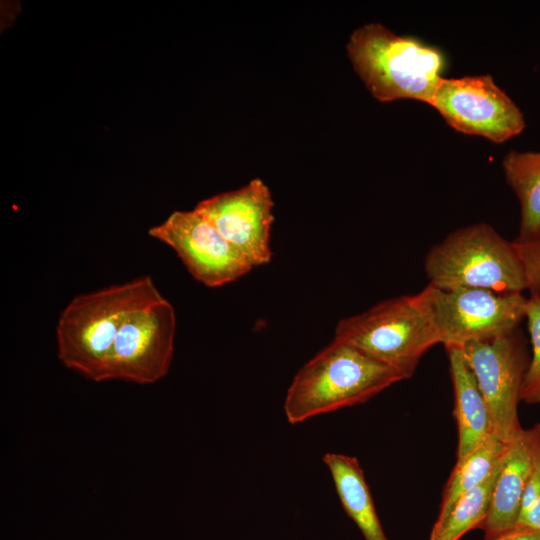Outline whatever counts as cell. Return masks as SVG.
Returning <instances> with one entry per match:
<instances>
[{
	"instance_id": "obj_11",
	"label": "cell",
	"mask_w": 540,
	"mask_h": 540,
	"mask_svg": "<svg viewBox=\"0 0 540 540\" xmlns=\"http://www.w3.org/2000/svg\"><path fill=\"white\" fill-rule=\"evenodd\" d=\"M273 206L270 189L255 178L239 189L200 201L194 210L256 267L272 258Z\"/></svg>"
},
{
	"instance_id": "obj_13",
	"label": "cell",
	"mask_w": 540,
	"mask_h": 540,
	"mask_svg": "<svg viewBox=\"0 0 540 540\" xmlns=\"http://www.w3.org/2000/svg\"><path fill=\"white\" fill-rule=\"evenodd\" d=\"M454 391V416L458 427L457 460L484 444L492 434L490 414L461 349L445 346Z\"/></svg>"
},
{
	"instance_id": "obj_12",
	"label": "cell",
	"mask_w": 540,
	"mask_h": 540,
	"mask_svg": "<svg viewBox=\"0 0 540 540\" xmlns=\"http://www.w3.org/2000/svg\"><path fill=\"white\" fill-rule=\"evenodd\" d=\"M540 451V424L524 429L508 443L494 483L482 528L485 539L517 525L523 495Z\"/></svg>"
},
{
	"instance_id": "obj_16",
	"label": "cell",
	"mask_w": 540,
	"mask_h": 540,
	"mask_svg": "<svg viewBox=\"0 0 540 540\" xmlns=\"http://www.w3.org/2000/svg\"><path fill=\"white\" fill-rule=\"evenodd\" d=\"M504 443L492 435L484 444L460 460H456L447 481L439 514H445L464 494L483 483L497 468L506 451Z\"/></svg>"
},
{
	"instance_id": "obj_8",
	"label": "cell",
	"mask_w": 540,
	"mask_h": 540,
	"mask_svg": "<svg viewBox=\"0 0 540 540\" xmlns=\"http://www.w3.org/2000/svg\"><path fill=\"white\" fill-rule=\"evenodd\" d=\"M459 347L487 405L492 434L504 443L511 442L523 430L518 403L528 366L519 330Z\"/></svg>"
},
{
	"instance_id": "obj_1",
	"label": "cell",
	"mask_w": 540,
	"mask_h": 540,
	"mask_svg": "<svg viewBox=\"0 0 540 540\" xmlns=\"http://www.w3.org/2000/svg\"><path fill=\"white\" fill-rule=\"evenodd\" d=\"M346 48L368 91L383 103L412 99L429 105L447 67L437 46L395 34L380 23L355 29Z\"/></svg>"
},
{
	"instance_id": "obj_20",
	"label": "cell",
	"mask_w": 540,
	"mask_h": 540,
	"mask_svg": "<svg viewBox=\"0 0 540 540\" xmlns=\"http://www.w3.org/2000/svg\"><path fill=\"white\" fill-rule=\"evenodd\" d=\"M517 525L540 529V451L523 495Z\"/></svg>"
},
{
	"instance_id": "obj_19",
	"label": "cell",
	"mask_w": 540,
	"mask_h": 540,
	"mask_svg": "<svg viewBox=\"0 0 540 540\" xmlns=\"http://www.w3.org/2000/svg\"><path fill=\"white\" fill-rule=\"evenodd\" d=\"M523 265L526 290L540 301V227L512 241Z\"/></svg>"
},
{
	"instance_id": "obj_10",
	"label": "cell",
	"mask_w": 540,
	"mask_h": 540,
	"mask_svg": "<svg viewBox=\"0 0 540 540\" xmlns=\"http://www.w3.org/2000/svg\"><path fill=\"white\" fill-rule=\"evenodd\" d=\"M148 234L172 248L189 273L207 287H220L254 267L197 211H174Z\"/></svg>"
},
{
	"instance_id": "obj_21",
	"label": "cell",
	"mask_w": 540,
	"mask_h": 540,
	"mask_svg": "<svg viewBox=\"0 0 540 540\" xmlns=\"http://www.w3.org/2000/svg\"><path fill=\"white\" fill-rule=\"evenodd\" d=\"M484 540H540V529L516 525Z\"/></svg>"
},
{
	"instance_id": "obj_7",
	"label": "cell",
	"mask_w": 540,
	"mask_h": 540,
	"mask_svg": "<svg viewBox=\"0 0 540 540\" xmlns=\"http://www.w3.org/2000/svg\"><path fill=\"white\" fill-rule=\"evenodd\" d=\"M429 105L454 130L496 144L518 136L526 126L519 106L487 74L444 77Z\"/></svg>"
},
{
	"instance_id": "obj_18",
	"label": "cell",
	"mask_w": 540,
	"mask_h": 540,
	"mask_svg": "<svg viewBox=\"0 0 540 540\" xmlns=\"http://www.w3.org/2000/svg\"><path fill=\"white\" fill-rule=\"evenodd\" d=\"M527 326L532 356L523 379L520 400L528 404L540 403V301L529 297L526 309Z\"/></svg>"
},
{
	"instance_id": "obj_15",
	"label": "cell",
	"mask_w": 540,
	"mask_h": 540,
	"mask_svg": "<svg viewBox=\"0 0 540 540\" xmlns=\"http://www.w3.org/2000/svg\"><path fill=\"white\" fill-rule=\"evenodd\" d=\"M502 168L520 205L518 235H525L540 227V151L510 150Z\"/></svg>"
},
{
	"instance_id": "obj_6",
	"label": "cell",
	"mask_w": 540,
	"mask_h": 540,
	"mask_svg": "<svg viewBox=\"0 0 540 540\" xmlns=\"http://www.w3.org/2000/svg\"><path fill=\"white\" fill-rule=\"evenodd\" d=\"M425 290L444 346L497 339L518 330L526 318L528 298L522 293L475 288L443 290L431 284Z\"/></svg>"
},
{
	"instance_id": "obj_9",
	"label": "cell",
	"mask_w": 540,
	"mask_h": 540,
	"mask_svg": "<svg viewBox=\"0 0 540 540\" xmlns=\"http://www.w3.org/2000/svg\"><path fill=\"white\" fill-rule=\"evenodd\" d=\"M176 314L162 295L133 310L113 345L107 380L152 384L165 377L174 353Z\"/></svg>"
},
{
	"instance_id": "obj_5",
	"label": "cell",
	"mask_w": 540,
	"mask_h": 540,
	"mask_svg": "<svg viewBox=\"0 0 540 540\" xmlns=\"http://www.w3.org/2000/svg\"><path fill=\"white\" fill-rule=\"evenodd\" d=\"M334 338L394 368L405 380L415 373L423 355L440 343L425 288L341 319Z\"/></svg>"
},
{
	"instance_id": "obj_14",
	"label": "cell",
	"mask_w": 540,
	"mask_h": 540,
	"mask_svg": "<svg viewBox=\"0 0 540 540\" xmlns=\"http://www.w3.org/2000/svg\"><path fill=\"white\" fill-rule=\"evenodd\" d=\"M323 461L332 477L343 509L357 525L365 540H388L357 458L328 452L324 454Z\"/></svg>"
},
{
	"instance_id": "obj_17",
	"label": "cell",
	"mask_w": 540,
	"mask_h": 540,
	"mask_svg": "<svg viewBox=\"0 0 540 540\" xmlns=\"http://www.w3.org/2000/svg\"><path fill=\"white\" fill-rule=\"evenodd\" d=\"M500 464L483 483L464 494L445 514L437 517L429 540H459L470 530L481 527L489 512Z\"/></svg>"
},
{
	"instance_id": "obj_3",
	"label": "cell",
	"mask_w": 540,
	"mask_h": 540,
	"mask_svg": "<svg viewBox=\"0 0 540 540\" xmlns=\"http://www.w3.org/2000/svg\"><path fill=\"white\" fill-rule=\"evenodd\" d=\"M403 380L394 368L333 338L294 376L286 392L284 413L289 423H302L366 402Z\"/></svg>"
},
{
	"instance_id": "obj_2",
	"label": "cell",
	"mask_w": 540,
	"mask_h": 540,
	"mask_svg": "<svg viewBox=\"0 0 540 540\" xmlns=\"http://www.w3.org/2000/svg\"><path fill=\"white\" fill-rule=\"evenodd\" d=\"M150 276L75 296L56 325L57 354L67 368L95 382L107 380L118 332L128 315L158 297Z\"/></svg>"
},
{
	"instance_id": "obj_4",
	"label": "cell",
	"mask_w": 540,
	"mask_h": 540,
	"mask_svg": "<svg viewBox=\"0 0 540 540\" xmlns=\"http://www.w3.org/2000/svg\"><path fill=\"white\" fill-rule=\"evenodd\" d=\"M424 271L429 284L443 290H526L523 265L513 242L485 222L453 230L433 245L424 257Z\"/></svg>"
}]
</instances>
